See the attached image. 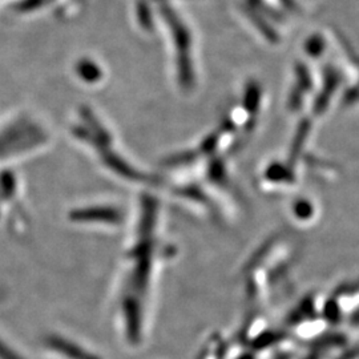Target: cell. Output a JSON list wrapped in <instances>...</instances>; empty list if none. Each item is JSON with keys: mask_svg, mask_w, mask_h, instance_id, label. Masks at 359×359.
<instances>
[{"mask_svg": "<svg viewBox=\"0 0 359 359\" xmlns=\"http://www.w3.org/2000/svg\"><path fill=\"white\" fill-rule=\"evenodd\" d=\"M168 26L173 35V43L177 55V68L181 83L184 86H191L193 83V67L191 65V47L192 40L187 26L180 20L179 15L173 10L167 8L164 11Z\"/></svg>", "mask_w": 359, "mask_h": 359, "instance_id": "cell-1", "label": "cell"}]
</instances>
